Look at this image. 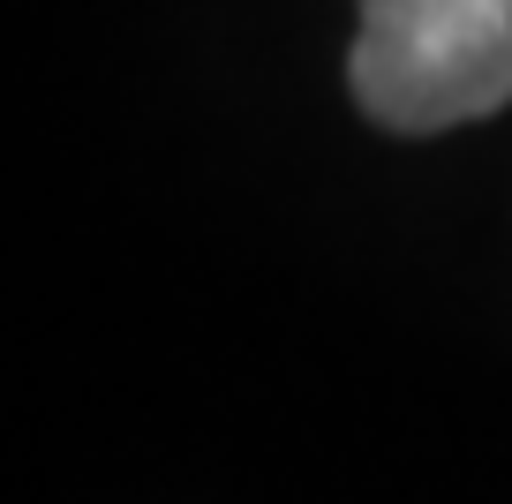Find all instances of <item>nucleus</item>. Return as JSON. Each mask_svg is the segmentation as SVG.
I'll return each instance as SVG.
<instances>
[{"label":"nucleus","instance_id":"obj_1","mask_svg":"<svg viewBox=\"0 0 512 504\" xmlns=\"http://www.w3.org/2000/svg\"><path fill=\"white\" fill-rule=\"evenodd\" d=\"M347 76L400 136L482 121L512 98V0H362Z\"/></svg>","mask_w":512,"mask_h":504}]
</instances>
